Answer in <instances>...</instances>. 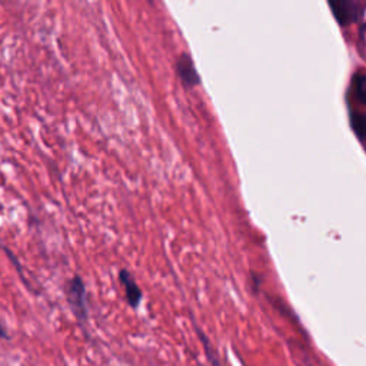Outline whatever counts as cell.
<instances>
[{"instance_id": "cell-7", "label": "cell", "mask_w": 366, "mask_h": 366, "mask_svg": "<svg viewBox=\"0 0 366 366\" xmlns=\"http://www.w3.org/2000/svg\"><path fill=\"white\" fill-rule=\"evenodd\" d=\"M0 337H1V339H9L7 329H6V326L1 323V320H0Z\"/></svg>"}, {"instance_id": "cell-2", "label": "cell", "mask_w": 366, "mask_h": 366, "mask_svg": "<svg viewBox=\"0 0 366 366\" xmlns=\"http://www.w3.org/2000/svg\"><path fill=\"white\" fill-rule=\"evenodd\" d=\"M329 7L335 19L339 21L340 26H349L356 20L362 19L365 6L362 3L343 0V1H329Z\"/></svg>"}, {"instance_id": "cell-3", "label": "cell", "mask_w": 366, "mask_h": 366, "mask_svg": "<svg viewBox=\"0 0 366 366\" xmlns=\"http://www.w3.org/2000/svg\"><path fill=\"white\" fill-rule=\"evenodd\" d=\"M176 73L182 81V84L187 89H192L200 84V76L194 67V63L189 53H180L174 63Z\"/></svg>"}, {"instance_id": "cell-5", "label": "cell", "mask_w": 366, "mask_h": 366, "mask_svg": "<svg viewBox=\"0 0 366 366\" xmlns=\"http://www.w3.org/2000/svg\"><path fill=\"white\" fill-rule=\"evenodd\" d=\"M197 329V327H196ZM197 335H199V339H200V342L203 343V347H204V353H206V357H207V360L210 362V365L212 366H220V363H219V357H217V355H216V352L213 350V347L210 346V343H209V340H207V337L202 333V330L200 329H197Z\"/></svg>"}, {"instance_id": "cell-6", "label": "cell", "mask_w": 366, "mask_h": 366, "mask_svg": "<svg viewBox=\"0 0 366 366\" xmlns=\"http://www.w3.org/2000/svg\"><path fill=\"white\" fill-rule=\"evenodd\" d=\"M3 249H4V252H6V254L10 257V260L13 262V264H14V267L19 270V274L23 277V272H21V267H20V263H19V260L16 259V256L11 253V250L9 249V247H6V246H3Z\"/></svg>"}, {"instance_id": "cell-4", "label": "cell", "mask_w": 366, "mask_h": 366, "mask_svg": "<svg viewBox=\"0 0 366 366\" xmlns=\"http://www.w3.org/2000/svg\"><path fill=\"white\" fill-rule=\"evenodd\" d=\"M119 280L124 289V295H126V300H127L129 306L133 309H137L142 302L143 293H142V289L139 287L137 282L134 280L133 274L127 269H122L119 272Z\"/></svg>"}, {"instance_id": "cell-1", "label": "cell", "mask_w": 366, "mask_h": 366, "mask_svg": "<svg viewBox=\"0 0 366 366\" xmlns=\"http://www.w3.org/2000/svg\"><path fill=\"white\" fill-rule=\"evenodd\" d=\"M66 299L67 303L80 325H84L89 317V307H87V293L83 279L76 274L73 276L66 285Z\"/></svg>"}]
</instances>
